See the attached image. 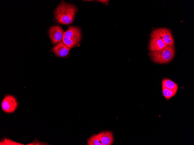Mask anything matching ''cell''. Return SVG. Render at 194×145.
Segmentation results:
<instances>
[{
	"mask_svg": "<svg viewBox=\"0 0 194 145\" xmlns=\"http://www.w3.org/2000/svg\"><path fill=\"white\" fill-rule=\"evenodd\" d=\"M78 11L77 8L74 5L62 1L55 10V19L61 24H70L74 21Z\"/></svg>",
	"mask_w": 194,
	"mask_h": 145,
	"instance_id": "1",
	"label": "cell"
},
{
	"mask_svg": "<svg viewBox=\"0 0 194 145\" xmlns=\"http://www.w3.org/2000/svg\"><path fill=\"white\" fill-rule=\"evenodd\" d=\"M175 52L174 45H173L167 46L160 50L151 52L149 56L154 62L163 64L171 61L174 56Z\"/></svg>",
	"mask_w": 194,
	"mask_h": 145,
	"instance_id": "2",
	"label": "cell"
},
{
	"mask_svg": "<svg viewBox=\"0 0 194 145\" xmlns=\"http://www.w3.org/2000/svg\"><path fill=\"white\" fill-rule=\"evenodd\" d=\"M18 106V103L16 98L11 95H6L1 103L2 110L7 114L14 113Z\"/></svg>",
	"mask_w": 194,
	"mask_h": 145,
	"instance_id": "3",
	"label": "cell"
},
{
	"mask_svg": "<svg viewBox=\"0 0 194 145\" xmlns=\"http://www.w3.org/2000/svg\"><path fill=\"white\" fill-rule=\"evenodd\" d=\"M166 46L160 36L157 28L154 30L150 35L149 47L150 52H152L159 51Z\"/></svg>",
	"mask_w": 194,
	"mask_h": 145,
	"instance_id": "4",
	"label": "cell"
},
{
	"mask_svg": "<svg viewBox=\"0 0 194 145\" xmlns=\"http://www.w3.org/2000/svg\"><path fill=\"white\" fill-rule=\"evenodd\" d=\"M64 31L59 25L53 26L50 27L48 34L53 44H57L61 41L63 36Z\"/></svg>",
	"mask_w": 194,
	"mask_h": 145,
	"instance_id": "5",
	"label": "cell"
},
{
	"mask_svg": "<svg viewBox=\"0 0 194 145\" xmlns=\"http://www.w3.org/2000/svg\"><path fill=\"white\" fill-rule=\"evenodd\" d=\"M157 30L160 36L167 46L174 45V39L169 29L161 27Z\"/></svg>",
	"mask_w": 194,
	"mask_h": 145,
	"instance_id": "6",
	"label": "cell"
},
{
	"mask_svg": "<svg viewBox=\"0 0 194 145\" xmlns=\"http://www.w3.org/2000/svg\"><path fill=\"white\" fill-rule=\"evenodd\" d=\"M63 36L80 41L82 38L81 31L78 27L71 26L64 32Z\"/></svg>",
	"mask_w": 194,
	"mask_h": 145,
	"instance_id": "7",
	"label": "cell"
},
{
	"mask_svg": "<svg viewBox=\"0 0 194 145\" xmlns=\"http://www.w3.org/2000/svg\"><path fill=\"white\" fill-rule=\"evenodd\" d=\"M71 48L61 41L53 47V52L59 57H63L67 56Z\"/></svg>",
	"mask_w": 194,
	"mask_h": 145,
	"instance_id": "8",
	"label": "cell"
},
{
	"mask_svg": "<svg viewBox=\"0 0 194 145\" xmlns=\"http://www.w3.org/2000/svg\"><path fill=\"white\" fill-rule=\"evenodd\" d=\"M97 135L103 145H110L113 143L114 137L111 131H103Z\"/></svg>",
	"mask_w": 194,
	"mask_h": 145,
	"instance_id": "9",
	"label": "cell"
},
{
	"mask_svg": "<svg viewBox=\"0 0 194 145\" xmlns=\"http://www.w3.org/2000/svg\"><path fill=\"white\" fill-rule=\"evenodd\" d=\"M162 87L177 91L178 88L177 85L170 79H163L162 82Z\"/></svg>",
	"mask_w": 194,
	"mask_h": 145,
	"instance_id": "10",
	"label": "cell"
},
{
	"mask_svg": "<svg viewBox=\"0 0 194 145\" xmlns=\"http://www.w3.org/2000/svg\"><path fill=\"white\" fill-rule=\"evenodd\" d=\"M62 40L63 42L71 49L77 46L78 45L80 42L66 38L64 36H63Z\"/></svg>",
	"mask_w": 194,
	"mask_h": 145,
	"instance_id": "11",
	"label": "cell"
},
{
	"mask_svg": "<svg viewBox=\"0 0 194 145\" xmlns=\"http://www.w3.org/2000/svg\"><path fill=\"white\" fill-rule=\"evenodd\" d=\"M163 95L166 99L168 100L176 94L177 91L170 90L162 87Z\"/></svg>",
	"mask_w": 194,
	"mask_h": 145,
	"instance_id": "12",
	"label": "cell"
},
{
	"mask_svg": "<svg viewBox=\"0 0 194 145\" xmlns=\"http://www.w3.org/2000/svg\"><path fill=\"white\" fill-rule=\"evenodd\" d=\"M0 145H24L23 144L18 142L7 137H3L1 140Z\"/></svg>",
	"mask_w": 194,
	"mask_h": 145,
	"instance_id": "13",
	"label": "cell"
},
{
	"mask_svg": "<svg viewBox=\"0 0 194 145\" xmlns=\"http://www.w3.org/2000/svg\"><path fill=\"white\" fill-rule=\"evenodd\" d=\"M88 145H103L97 134L92 135L87 141Z\"/></svg>",
	"mask_w": 194,
	"mask_h": 145,
	"instance_id": "14",
	"label": "cell"
},
{
	"mask_svg": "<svg viewBox=\"0 0 194 145\" xmlns=\"http://www.w3.org/2000/svg\"><path fill=\"white\" fill-rule=\"evenodd\" d=\"M27 145H49L47 142H41L35 138L30 143L28 144Z\"/></svg>",
	"mask_w": 194,
	"mask_h": 145,
	"instance_id": "15",
	"label": "cell"
},
{
	"mask_svg": "<svg viewBox=\"0 0 194 145\" xmlns=\"http://www.w3.org/2000/svg\"><path fill=\"white\" fill-rule=\"evenodd\" d=\"M99 1L101 2V3H108V1H106V0H99L98 1Z\"/></svg>",
	"mask_w": 194,
	"mask_h": 145,
	"instance_id": "16",
	"label": "cell"
}]
</instances>
